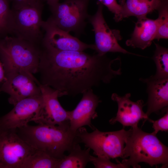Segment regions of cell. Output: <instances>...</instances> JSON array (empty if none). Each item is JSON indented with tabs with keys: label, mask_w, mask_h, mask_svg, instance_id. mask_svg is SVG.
I'll return each mask as SVG.
<instances>
[{
	"label": "cell",
	"mask_w": 168,
	"mask_h": 168,
	"mask_svg": "<svg viewBox=\"0 0 168 168\" xmlns=\"http://www.w3.org/2000/svg\"><path fill=\"white\" fill-rule=\"evenodd\" d=\"M120 60L84 51H58L41 47L38 72L40 83L57 90L59 96H75L122 74L112 64Z\"/></svg>",
	"instance_id": "1"
},
{
	"label": "cell",
	"mask_w": 168,
	"mask_h": 168,
	"mask_svg": "<svg viewBox=\"0 0 168 168\" xmlns=\"http://www.w3.org/2000/svg\"><path fill=\"white\" fill-rule=\"evenodd\" d=\"M16 131L19 137L33 148L58 159L64 156L65 152H69L77 142L76 133L70 130L69 124H27Z\"/></svg>",
	"instance_id": "2"
},
{
	"label": "cell",
	"mask_w": 168,
	"mask_h": 168,
	"mask_svg": "<svg viewBox=\"0 0 168 168\" xmlns=\"http://www.w3.org/2000/svg\"><path fill=\"white\" fill-rule=\"evenodd\" d=\"M131 132L125 143L124 159L121 162L126 168L132 166L139 168V163L144 162L150 166L168 163V148L152 132L143 131L138 126L131 127Z\"/></svg>",
	"instance_id": "3"
},
{
	"label": "cell",
	"mask_w": 168,
	"mask_h": 168,
	"mask_svg": "<svg viewBox=\"0 0 168 168\" xmlns=\"http://www.w3.org/2000/svg\"><path fill=\"white\" fill-rule=\"evenodd\" d=\"M41 46L14 36L0 39V59L5 75L21 70L38 72Z\"/></svg>",
	"instance_id": "4"
},
{
	"label": "cell",
	"mask_w": 168,
	"mask_h": 168,
	"mask_svg": "<svg viewBox=\"0 0 168 168\" xmlns=\"http://www.w3.org/2000/svg\"><path fill=\"white\" fill-rule=\"evenodd\" d=\"M124 128L116 131L102 132L96 128L89 133L82 127L77 131L76 138L79 143H82L86 147L92 150L97 156L123 159L125 143L131 131V128L127 131Z\"/></svg>",
	"instance_id": "5"
},
{
	"label": "cell",
	"mask_w": 168,
	"mask_h": 168,
	"mask_svg": "<svg viewBox=\"0 0 168 168\" xmlns=\"http://www.w3.org/2000/svg\"><path fill=\"white\" fill-rule=\"evenodd\" d=\"M89 0H65L49 7L51 15L49 18L59 28L79 35L84 31L89 15Z\"/></svg>",
	"instance_id": "6"
},
{
	"label": "cell",
	"mask_w": 168,
	"mask_h": 168,
	"mask_svg": "<svg viewBox=\"0 0 168 168\" xmlns=\"http://www.w3.org/2000/svg\"><path fill=\"white\" fill-rule=\"evenodd\" d=\"M43 9L33 7L11 8L12 36L41 45L44 36L41 30Z\"/></svg>",
	"instance_id": "7"
},
{
	"label": "cell",
	"mask_w": 168,
	"mask_h": 168,
	"mask_svg": "<svg viewBox=\"0 0 168 168\" xmlns=\"http://www.w3.org/2000/svg\"><path fill=\"white\" fill-rule=\"evenodd\" d=\"M35 150L19 137L16 130L0 129V168H21Z\"/></svg>",
	"instance_id": "8"
},
{
	"label": "cell",
	"mask_w": 168,
	"mask_h": 168,
	"mask_svg": "<svg viewBox=\"0 0 168 168\" xmlns=\"http://www.w3.org/2000/svg\"><path fill=\"white\" fill-rule=\"evenodd\" d=\"M103 5L99 3L96 13L89 15L88 18L94 32L96 53L100 55L113 52L141 56L128 51L119 44L118 41L122 39L120 31L109 27L103 15Z\"/></svg>",
	"instance_id": "9"
},
{
	"label": "cell",
	"mask_w": 168,
	"mask_h": 168,
	"mask_svg": "<svg viewBox=\"0 0 168 168\" xmlns=\"http://www.w3.org/2000/svg\"><path fill=\"white\" fill-rule=\"evenodd\" d=\"M42 105L41 94L20 100L9 112L0 117V129L16 130L27 125L38 116Z\"/></svg>",
	"instance_id": "10"
},
{
	"label": "cell",
	"mask_w": 168,
	"mask_h": 168,
	"mask_svg": "<svg viewBox=\"0 0 168 168\" xmlns=\"http://www.w3.org/2000/svg\"><path fill=\"white\" fill-rule=\"evenodd\" d=\"M5 77L0 91L9 95L8 102L13 105L22 99L41 94L39 82L33 74L21 70L7 74Z\"/></svg>",
	"instance_id": "11"
},
{
	"label": "cell",
	"mask_w": 168,
	"mask_h": 168,
	"mask_svg": "<svg viewBox=\"0 0 168 168\" xmlns=\"http://www.w3.org/2000/svg\"><path fill=\"white\" fill-rule=\"evenodd\" d=\"M41 27L45 31L41 45L42 47L58 51L96 50L94 44L83 42L58 27L49 18L46 21H43Z\"/></svg>",
	"instance_id": "12"
},
{
	"label": "cell",
	"mask_w": 168,
	"mask_h": 168,
	"mask_svg": "<svg viewBox=\"0 0 168 168\" xmlns=\"http://www.w3.org/2000/svg\"><path fill=\"white\" fill-rule=\"evenodd\" d=\"M43 99L40 112L34 121L38 124L54 125L69 124V112L61 105L58 100L59 92L39 82Z\"/></svg>",
	"instance_id": "13"
},
{
	"label": "cell",
	"mask_w": 168,
	"mask_h": 168,
	"mask_svg": "<svg viewBox=\"0 0 168 168\" xmlns=\"http://www.w3.org/2000/svg\"><path fill=\"white\" fill-rule=\"evenodd\" d=\"M131 94L127 93L121 96L117 94L113 93L111 96L112 100L117 102L118 109L116 116L109 121L111 124L118 122L121 124L124 128L126 126L133 127L138 126L141 120H143V124L149 118L143 110L146 105L142 100L136 102L131 100L130 99Z\"/></svg>",
	"instance_id": "14"
},
{
	"label": "cell",
	"mask_w": 168,
	"mask_h": 168,
	"mask_svg": "<svg viewBox=\"0 0 168 168\" xmlns=\"http://www.w3.org/2000/svg\"><path fill=\"white\" fill-rule=\"evenodd\" d=\"M82 94V97L76 107L69 111V128L75 133L79 128L85 126L93 130L96 128L91 123V120L97 117L96 109L101 102L92 89Z\"/></svg>",
	"instance_id": "15"
},
{
	"label": "cell",
	"mask_w": 168,
	"mask_h": 168,
	"mask_svg": "<svg viewBox=\"0 0 168 168\" xmlns=\"http://www.w3.org/2000/svg\"><path fill=\"white\" fill-rule=\"evenodd\" d=\"M139 80L146 84L148 99L146 114L149 117L152 113L164 114L168 111V78L156 79L152 76Z\"/></svg>",
	"instance_id": "16"
},
{
	"label": "cell",
	"mask_w": 168,
	"mask_h": 168,
	"mask_svg": "<svg viewBox=\"0 0 168 168\" xmlns=\"http://www.w3.org/2000/svg\"><path fill=\"white\" fill-rule=\"evenodd\" d=\"M157 29V20L147 16L138 18L131 36L126 42L127 46L144 49L155 39Z\"/></svg>",
	"instance_id": "17"
},
{
	"label": "cell",
	"mask_w": 168,
	"mask_h": 168,
	"mask_svg": "<svg viewBox=\"0 0 168 168\" xmlns=\"http://www.w3.org/2000/svg\"><path fill=\"white\" fill-rule=\"evenodd\" d=\"M168 0H120L122 7L119 21L124 18L134 16L137 18L158 10Z\"/></svg>",
	"instance_id": "18"
},
{
	"label": "cell",
	"mask_w": 168,
	"mask_h": 168,
	"mask_svg": "<svg viewBox=\"0 0 168 168\" xmlns=\"http://www.w3.org/2000/svg\"><path fill=\"white\" fill-rule=\"evenodd\" d=\"M91 149L86 148L82 149L77 142L69 151V154L60 159L57 168H84L90 162Z\"/></svg>",
	"instance_id": "19"
},
{
	"label": "cell",
	"mask_w": 168,
	"mask_h": 168,
	"mask_svg": "<svg viewBox=\"0 0 168 168\" xmlns=\"http://www.w3.org/2000/svg\"><path fill=\"white\" fill-rule=\"evenodd\" d=\"M60 159L55 158L43 151L35 149L25 160L21 168H57Z\"/></svg>",
	"instance_id": "20"
},
{
	"label": "cell",
	"mask_w": 168,
	"mask_h": 168,
	"mask_svg": "<svg viewBox=\"0 0 168 168\" xmlns=\"http://www.w3.org/2000/svg\"><path fill=\"white\" fill-rule=\"evenodd\" d=\"M156 49L152 59L156 67L155 75H152L156 79L168 78V49L154 43Z\"/></svg>",
	"instance_id": "21"
},
{
	"label": "cell",
	"mask_w": 168,
	"mask_h": 168,
	"mask_svg": "<svg viewBox=\"0 0 168 168\" xmlns=\"http://www.w3.org/2000/svg\"><path fill=\"white\" fill-rule=\"evenodd\" d=\"M9 0H0V35L12 34V14Z\"/></svg>",
	"instance_id": "22"
},
{
	"label": "cell",
	"mask_w": 168,
	"mask_h": 168,
	"mask_svg": "<svg viewBox=\"0 0 168 168\" xmlns=\"http://www.w3.org/2000/svg\"><path fill=\"white\" fill-rule=\"evenodd\" d=\"M158 17L157 21V32L155 39L158 41L161 39L168 38V1L157 10Z\"/></svg>",
	"instance_id": "23"
},
{
	"label": "cell",
	"mask_w": 168,
	"mask_h": 168,
	"mask_svg": "<svg viewBox=\"0 0 168 168\" xmlns=\"http://www.w3.org/2000/svg\"><path fill=\"white\" fill-rule=\"evenodd\" d=\"M110 159L101 156L95 157L91 155L90 162L92 163L95 168H126L125 165L117 161V163L111 162Z\"/></svg>",
	"instance_id": "24"
},
{
	"label": "cell",
	"mask_w": 168,
	"mask_h": 168,
	"mask_svg": "<svg viewBox=\"0 0 168 168\" xmlns=\"http://www.w3.org/2000/svg\"><path fill=\"white\" fill-rule=\"evenodd\" d=\"M12 8L17 9L26 7L43 8L45 0H9Z\"/></svg>",
	"instance_id": "25"
},
{
	"label": "cell",
	"mask_w": 168,
	"mask_h": 168,
	"mask_svg": "<svg viewBox=\"0 0 168 168\" xmlns=\"http://www.w3.org/2000/svg\"><path fill=\"white\" fill-rule=\"evenodd\" d=\"M152 124L154 131L152 133L157 134L159 131H168V111L161 118L154 120L150 119L148 120Z\"/></svg>",
	"instance_id": "26"
},
{
	"label": "cell",
	"mask_w": 168,
	"mask_h": 168,
	"mask_svg": "<svg viewBox=\"0 0 168 168\" xmlns=\"http://www.w3.org/2000/svg\"><path fill=\"white\" fill-rule=\"evenodd\" d=\"M100 3L106 6L109 11L114 14V19L119 21L121 12V5L117 3L116 0H98Z\"/></svg>",
	"instance_id": "27"
},
{
	"label": "cell",
	"mask_w": 168,
	"mask_h": 168,
	"mask_svg": "<svg viewBox=\"0 0 168 168\" xmlns=\"http://www.w3.org/2000/svg\"><path fill=\"white\" fill-rule=\"evenodd\" d=\"M6 79L5 72L2 64L0 60V82L4 81Z\"/></svg>",
	"instance_id": "28"
},
{
	"label": "cell",
	"mask_w": 168,
	"mask_h": 168,
	"mask_svg": "<svg viewBox=\"0 0 168 168\" xmlns=\"http://www.w3.org/2000/svg\"><path fill=\"white\" fill-rule=\"evenodd\" d=\"M59 0H45L49 7L53 6L59 2Z\"/></svg>",
	"instance_id": "29"
}]
</instances>
